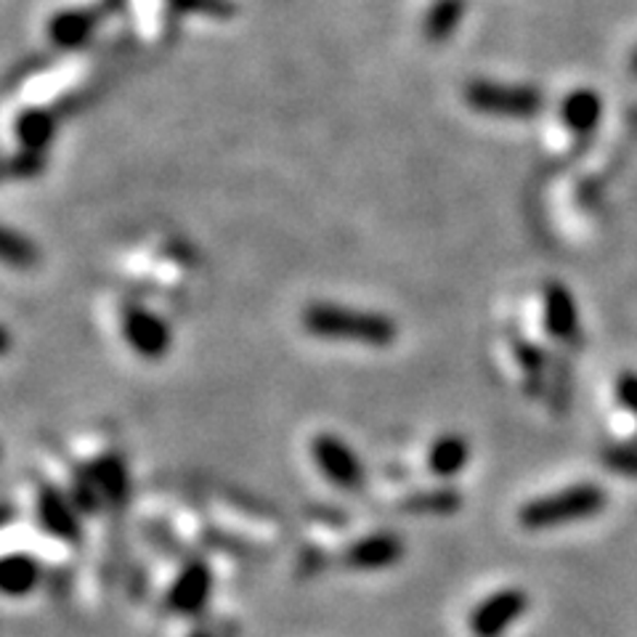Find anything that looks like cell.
I'll use <instances>...</instances> for the list:
<instances>
[{"instance_id":"603a6c76","label":"cell","mask_w":637,"mask_h":637,"mask_svg":"<svg viewBox=\"0 0 637 637\" xmlns=\"http://www.w3.org/2000/svg\"><path fill=\"white\" fill-rule=\"evenodd\" d=\"M616 396L624 406L637 417V375L635 373H624L616 380Z\"/></svg>"},{"instance_id":"d6986e66","label":"cell","mask_w":637,"mask_h":637,"mask_svg":"<svg viewBox=\"0 0 637 637\" xmlns=\"http://www.w3.org/2000/svg\"><path fill=\"white\" fill-rule=\"evenodd\" d=\"M0 250H3V261L14 269H30L35 261H38V250L30 243L27 237L14 228H5L3 232V243H0Z\"/></svg>"},{"instance_id":"4fadbf2b","label":"cell","mask_w":637,"mask_h":637,"mask_svg":"<svg viewBox=\"0 0 637 637\" xmlns=\"http://www.w3.org/2000/svg\"><path fill=\"white\" fill-rule=\"evenodd\" d=\"M85 470H89L91 481H94L102 499H107V503H122L128 497V470L122 465L120 457L104 455L96 462H91Z\"/></svg>"},{"instance_id":"277c9868","label":"cell","mask_w":637,"mask_h":637,"mask_svg":"<svg viewBox=\"0 0 637 637\" xmlns=\"http://www.w3.org/2000/svg\"><path fill=\"white\" fill-rule=\"evenodd\" d=\"M529 603L531 600L521 587H503L475 605L470 614V633L473 637H503L507 629L521 622Z\"/></svg>"},{"instance_id":"5b68a950","label":"cell","mask_w":637,"mask_h":637,"mask_svg":"<svg viewBox=\"0 0 637 637\" xmlns=\"http://www.w3.org/2000/svg\"><path fill=\"white\" fill-rule=\"evenodd\" d=\"M122 338L131 345L135 356L157 362L170 351L173 345V330L160 314L150 311L144 306H128L122 311Z\"/></svg>"},{"instance_id":"6da1fadb","label":"cell","mask_w":637,"mask_h":637,"mask_svg":"<svg viewBox=\"0 0 637 637\" xmlns=\"http://www.w3.org/2000/svg\"><path fill=\"white\" fill-rule=\"evenodd\" d=\"M303 330L321 340H343V343L369 345V349H386L399 335V327L388 314L330 300H317L306 306Z\"/></svg>"},{"instance_id":"5bb4252c","label":"cell","mask_w":637,"mask_h":637,"mask_svg":"<svg viewBox=\"0 0 637 637\" xmlns=\"http://www.w3.org/2000/svg\"><path fill=\"white\" fill-rule=\"evenodd\" d=\"M96 27V14L94 11H64V14H57L51 22V38L59 43V46H80L91 38Z\"/></svg>"},{"instance_id":"8992f818","label":"cell","mask_w":637,"mask_h":637,"mask_svg":"<svg viewBox=\"0 0 637 637\" xmlns=\"http://www.w3.org/2000/svg\"><path fill=\"white\" fill-rule=\"evenodd\" d=\"M468 102L479 113L505 115V117H531L542 109V94L523 85H497V83H473L468 89Z\"/></svg>"},{"instance_id":"7c38bea8","label":"cell","mask_w":637,"mask_h":637,"mask_svg":"<svg viewBox=\"0 0 637 637\" xmlns=\"http://www.w3.org/2000/svg\"><path fill=\"white\" fill-rule=\"evenodd\" d=\"M40 585V563L27 553H9L0 563V590L5 598H27Z\"/></svg>"},{"instance_id":"44dd1931","label":"cell","mask_w":637,"mask_h":637,"mask_svg":"<svg viewBox=\"0 0 637 637\" xmlns=\"http://www.w3.org/2000/svg\"><path fill=\"white\" fill-rule=\"evenodd\" d=\"M43 165H46V160H43V152H33V150H22L16 157H11L9 163V176L11 178H33L38 176L43 170Z\"/></svg>"},{"instance_id":"9a60e30c","label":"cell","mask_w":637,"mask_h":637,"mask_svg":"<svg viewBox=\"0 0 637 637\" xmlns=\"http://www.w3.org/2000/svg\"><path fill=\"white\" fill-rule=\"evenodd\" d=\"M563 120L577 133L592 131L600 120V98L590 91H577L563 102Z\"/></svg>"},{"instance_id":"ac0fdd59","label":"cell","mask_w":637,"mask_h":637,"mask_svg":"<svg viewBox=\"0 0 637 637\" xmlns=\"http://www.w3.org/2000/svg\"><path fill=\"white\" fill-rule=\"evenodd\" d=\"M465 14V0H438L428 14V35L433 40H441L451 35L457 22Z\"/></svg>"},{"instance_id":"2e32d148","label":"cell","mask_w":637,"mask_h":637,"mask_svg":"<svg viewBox=\"0 0 637 637\" xmlns=\"http://www.w3.org/2000/svg\"><path fill=\"white\" fill-rule=\"evenodd\" d=\"M16 135H20L24 150L43 152L54 135V117L43 109H30L16 122Z\"/></svg>"},{"instance_id":"30bf717a","label":"cell","mask_w":637,"mask_h":637,"mask_svg":"<svg viewBox=\"0 0 637 637\" xmlns=\"http://www.w3.org/2000/svg\"><path fill=\"white\" fill-rule=\"evenodd\" d=\"M542 311L550 335L563 340V343H574L579 338V308L566 284L550 282L544 287Z\"/></svg>"},{"instance_id":"3957f363","label":"cell","mask_w":637,"mask_h":637,"mask_svg":"<svg viewBox=\"0 0 637 637\" xmlns=\"http://www.w3.org/2000/svg\"><path fill=\"white\" fill-rule=\"evenodd\" d=\"M311 460L319 468V473L330 481L332 486L343 492H358L367 484V470L358 455L351 449L345 438L335 433H317L311 438Z\"/></svg>"},{"instance_id":"ba28073f","label":"cell","mask_w":637,"mask_h":637,"mask_svg":"<svg viewBox=\"0 0 637 637\" xmlns=\"http://www.w3.org/2000/svg\"><path fill=\"white\" fill-rule=\"evenodd\" d=\"M213 571L205 561H189L187 566L178 571L168 590V609L173 614L191 616L200 614L213 595Z\"/></svg>"},{"instance_id":"52a82bcc","label":"cell","mask_w":637,"mask_h":637,"mask_svg":"<svg viewBox=\"0 0 637 637\" xmlns=\"http://www.w3.org/2000/svg\"><path fill=\"white\" fill-rule=\"evenodd\" d=\"M35 512H38L40 529L48 536H54V540L75 544L83 536L75 499L61 492V488L43 484L38 488V499H35Z\"/></svg>"},{"instance_id":"e0dca14e","label":"cell","mask_w":637,"mask_h":637,"mask_svg":"<svg viewBox=\"0 0 637 637\" xmlns=\"http://www.w3.org/2000/svg\"><path fill=\"white\" fill-rule=\"evenodd\" d=\"M462 497L455 488H428V492H417L406 499V510L420 512V516H451L460 510Z\"/></svg>"},{"instance_id":"ffe728a7","label":"cell","mask_w":637,"mask_h":637,"mask_svg":"<svg viewBox=\"0 0 637 637\" xmlns=\"http://www.w3.org/2000/svg\"><path fill=\"white\" fill-rule=\"evenodd\" d=\"M603 465L611 473L627 475V479H637V447L633 444H616L603 451Z\"/></svg>"},{"instance_id":"cb8c5ba5","label":"cell","mask_w":637,"mask_h":637,"mask_svg":"<svg viewBox=\"0 0 637 637\" xmlns=\"http://www.w3.org/2000/svg\"><path fill=\"white\" fill-rule=\"evenodd\" d=\"M633 67H635V72H637V54H635V61H633Z\"/></svg>"},{"instance_id":"7402d4cb","label":"cell","mask_w":637,"mask_h":637,"mask_svg":"<svg viewBox=\"0 0 637 637\" xmlns=\"http://www.w3.org/2000/svg\"><path fill=\"white\" fill-rule=\"evenodd\" d=\"M516 358L518 364H521V369L526 373V377H534V380H540V373L544 367V356L542 351L536 349V345L531 343H516Z\"/></svg>"},{"instance_id":"7a4b0ae2","label":"cell","mask_w":637,"mask_h":637,"mask_svg":"<svg viewBox=\"0 0 637 637\" xmlns=\"http://www.w3.org/2000/svg\"><path fill=\"white\" fill-rule=\"evenodd\" d=\"M605 505H609V497L598 484H574L561 492L529 499L518 510V523L529 531L555 529V526L595 518L605 510Z\"/></svg>"},{"instance_id":"9c48e42d","label":"cell","mask_w":637,"mask_h":637,"mask_svg":"<svg viewBox=\"0 0 637 637\" xmlns=\"http://www.w3.org/2000/svg\"><path fill=\"white\" fill-rule=\"evenodd\" d=\"M401 558H404V542L391 531L362 536L343 553V563L354 571H380V568L396 566Z\"/></svg>"},{"instance_id":"8fae6325","label":"cell","mask_w":637,"mask_h":637,"mask_svg":"<svg viewBox=\"0 0 637 637\" xmlns=\"http://www.w3.org/2000/svg\"><path fill=\"white\" fill-rule=\"evenodd\" d=\"M470 441L462 433H444L428 449V470L436 479L451 481L468 468Z\"/></svg>"}]
</instances>
